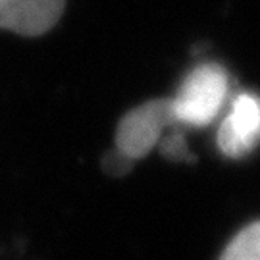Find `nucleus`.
<instances>
[{"instance_id":"f257e3e1","label":"nucleus","mask_w":260,"mask_h":260,"mask_svg":"<svg viewBox=\"0 0 260 260\" xmlns=\"http://www.w3.org/2000/svg\"><path fill=\"white\" fill-rule=\"evenodd\" d=\"M230 89L228 72L216 62L195 66L172 96L179 127H206L222 112Z\"/></svg>"},{"instance_id":"f03ea898","label":"nucleus","mask_w":260,"mask_h":260,"mask_svg":"<svg viewBox=\"0 0 260 260\" xmlns=\"http://www.w3.org/2000/svg\"><path fill=\"white\" fill-rule=\"evenodd\" d=\"M168 127H179L172 106V96L150 99L121 116L116 127L114 149L120 150L131 162H137L158 147Z\"/></svg>"},{"instance_id":"7ed1b4c3","label":"nucleus","mask_w":260,"mask_h":260,"mask_svg":"<svg viewBox=\"0 0 260 260\" xmlns=\"http://www.w3.org/2000/svg\"><path fill=\"white\" fill-rule=\"evenodd\" d=\"M218 149L228 158L251 154L260 143V96L239 93L218 127Z\"/></svg>"},{"instance_id":"20e7f679","label":"nucleus","mask_w":260,"mask_h":260,"mask_svg":"<svg viewBox=\"0 0 260 260\" xmlns=\"http://www.w3.org/2000/svg\"><path fill=\"white\" fill-rule=\"evenodd\" d=\"M66 0H0V29L41 37L60 21Z\"/></svg>"},{"instance_id":"39448f33","label":"nucleus","mask_w":260,"mask_h":260,"mask_svg":"<svg viewBox=\"0 0 260 260\" xmlns=\"http://www.w3.org/2000/svg\"><path fill=\"white\" fill-rule=\"evenodd\" d=\"M218 260H260V220L243 228Z\"/></svg>"},{"instance_id":"423d86ee","label":"nucleus","mask_w":260,"mask_h":260,"mask_svg":"<svg viewBox=\"0 0 260 260\" xmlns=\"http://www.w3.org/2000/svg\"><path fill=\"white\" fill-rule=\"evenodd\" d=\"M160 147V152L168 158V160H174V162H191L193 156L191 152L187 150L185 139L181 133H170V135H164L162 141L158 143Z\"/></svg>"},{"instance_id":"0eeeda50","label":"nucleus","mask_w":260,"mask_h":260,"mask_svg":"<svg viewBox=\"0 0 260 260\" xmlns=\"http://www.w3.org/2000/svg\"><path fill=\"white\" fill-rule=\"evenodd\" d=\"M133 164H135V162H131L129 158L123 156L120 150H116V149L108 150L103 158L104 172H106V174H110V176H114V177L125 176L131 168H133Z\"/></svg>"}]
</instances>
